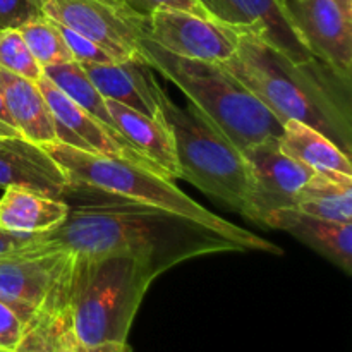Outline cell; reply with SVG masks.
<instances>
[{"label":"cell","instance_id":"21","mask_svg":"<svg viewBox=\"0 0 352 352\" xmlns=\"http://www.w3.org/2000/svg\"><path fill=\"white\" fill-rule=\"evenodd\" d=\"M294 208L318 219L352 223V175L313 172L296 196Z\"/></svg>","mask_w":352,"mask_h":352},{"label":"cell","instance_id":"8","mask_svg":"<svg viewBox=\"0 0 352 352\" xmlns=\"http://www.w3.org/2000/svg\"><path fill=\"white\" fill-rule=\"evenodd\" d=\"M43 14L98 45L116 62L141 60L138 43L146 34L148 17L113 0H47Z\"/></svg>","mask_w":352,"mask_h":352},{"label":"cell","instance_id":"5","mask_svg":"<svg viewBox=\"0 0 352 352\" xmlns=\"http://www.w3.org/2000/svg\"><path fill=\"white\" fill-rule=\"evenodd\" d=\"M157 278L144 260L126 253L74 254L69 320L82 347L122 346L141 301Z\"/></svg>","mask_w":352,"mask_h":352},{"label":"cell","instance_id":"7","mask_svg":"<svg viewBox=\"0 0 352 352\" xmlns=\"http://www.w3.org/2000/svg\"><path fill=\"white\" fill-rule=\"evenodd\" d=\"M74 254L41 250L0 258V301L28 330L40 318L69 309Z\"/></svg>","mask_w":352,"mask_h":352},{"label":"cell","instance_id":"22","mask_svg":"<svg viewBox=\"0 0 352 352\" xmlns=\"http://www.w3.org/2000/svg\"><path fill=\"white\" fill-rule=\"evenodd\" d=\"M19 33L26 41L33 57L43 69L72 62V55L57 23L48 19L47 16L38 17V19L21 26Z\"/></svg>","mask_w":352,"mask_h":352},{"label":"cell","instance_id":"12","mask_svg":"<svg viewBox=\"0 0 352 352\" xmlns=\"http://www.w3.org/2000/svg\"><path fill=\"white\" fill-rule=\"evenodd\" d=\"M210 19L251 33L294 62L313 58L292 28L282 0H198Z\"/></svg>","mask_w":352,"mask_h":352},{"label":"cell","instance_id":"27","mask_svg":"<svg viewBox=\"0 0 352 352\" xmlns=\"http://www.w3.org/2000/svg\"><path fill=\"white\" fill-rule=\"evenodd\" d=\"M124 3L144 17L157 12V10H182V12L208 17V14L205 12L198 0H124Z\"/></svg>","mask_w":352,"mask_h":352},{"label":"cell","instance_id":"24","mask_svg":"<svg viewBox=\"0 0 352 352\" xmlns=\"http://www.w3.org/2000/svg\"><path fill=\"white\" fill-rule=\"evenodd\" d=\"M47 0H0V31L19 30L24 24L43 17Z\"/></svg>","mask_w":352,"mask_h":352},{"label":"cell","instance_id":"31","mask_svg":"<svg viewBox=\"0 0 352 352\" xmlns=\"http://www.w3.org/2000/svg\"><path fill=\"white\" fill-rule=\"evenodd\" d=\"M12 352H28V349H26V347H24V346H23V344H21V346H19V347H17V349H16V351H12Z\"/></svg>","mask_w":352,"mask_h":352},{"label":"cell","instance_id":"15","mask_svg":"<svg viewBox=\"0 0 352 352\" xmlns=\"http://www.w3.org/2000/svg\"><path fill=\"white\" fill-rule=\"evenodd\" d=\"M100 95L105 100L122 103L136 112L162 119L158 93L160 85L143 60L129 58L107 64L82 65Z\"/></svg>","mask_w":352,"mask_h":352},{"label":"cell","instance_id":"29","mask_svg":"<svg viewBox=\"0 0 352 352\" xmlns=\"http://www.w3.org/2000/svg\"><path fill=\"white\" fill-rule=\"evenodd\" d=\"M0 124L16 131V127H14V124H12V119H10L9 112H7V107H6V102H3L2 91H0ZM16 133H17V131H16Z\"/></svg>","mask_w":352,"mask_h":352},{"label":"cell","instance_id":"17","mask_svg":"<svg viewBox=\"0 0 352 352\" xmlns=\"http://www.w3.org/2000/svg\"><path fill=\"white\" fill-rule=\"evenodd\" d=\"M110 113L117 127L127 141L160 172L164 177L179 179V165L175 157V144L164 119L136 112L122 103L107 100Z\"/></svg>","mask_w":352,"mask_h":352},{"label":"cell","instance_id":"18","mask_svg":"<svg viewBox=\"0 0 352 352\" xmlns=\"http://www.w3.org/2000/svg\"><path fill=\"white\" fill-rule=\"evenodd\" d=\"M0 91L21 136L38 144L54 143V117L38 82L0 69Z\"/></svg>","mask_w":352,"mask_h":352},{"label":"cell","instance_id":"3","mask_svg":"<svg viewBox=\"0 0 352 352\" xmlns=\"http://www.w3.org/2000/svg\"><path fill=\"white\" fill-rule=\"evenodd\" d=\"M140 58L174 82L191 107L241 151L251 144L280 140L284 124L222 64L179 57L148 34L138 43Z\"/></svg>","mask_w":352,"mask_h":352},{"label":"cell","instance_id":"6","mask_svg":"<svg viewBox=\"0 0 352 352\" xmlns=\"http://www.w3.org/2000/svg\"><path fill=\"white\" fill-rule=\"evenodd\" d=\"M162 119L175 144L179 179L188 181L213 201L244 217L250 174L243 151L234 146L192 107L182 109L160 88Z\"/></svg>","mask_w":352,"mask_h":352},{"label":"cell","instance_id":"25","mask_svg":"<svg viewBox=\"0 0 352 352\" xmlns=\"http://www.w3.org/2000/svg\"><path fill=\"white\" fill-rule=\"evenodd\" d=\"M60 30L62 36H64L65 43H67L69 52L72 55V60L78 62L81 65H91V64H107V62H116L110 57L107 52H103L98 45L93 43L88 38L81 36L76 31L69 30V28L57 24Z\"/></svg>","mask_w":352,"mask_h":352},{"label":"cell","instance_id":"2","mask_svg":"<svg viewBox=\"0 0 352 352\" xmlns=\"http://www.w3.org/2000/svg\"><path fill=\"white\" fill-rule=\"evenodd\" d=\"M282 124L299 120L320 131L351 157L352 85L316 57L294 62L241 31L236 54L223 62Z\"/></svg>","mask_w":352,"mask_h":352},{"label":"cell","instance_id":"10","mask_svg":"<svg viewBox=\"0 0 352 352\" xmlns=\"http://www.w3.org/2000/svg\"><path fill=\"white\" fill-rule=\"evenodd\" d=\"M250 174L246 217L254 223H263L265 217L275 210L294 208L302 186L311 177V168L280 150L278 140L261 141L243 150Z\"/></svg>","mask_w":352,"mask_h":352},{"label":"cell","instance_id":"4","mask_svg":"<svg viewBox=\"0 0 352 352\" xmlns=\"http://www.w3.org/2000/svg\"><path fill=\"white\" fill-rule=\"evenodd\" d=\"M43 146L48 155L57 162L58 167L65 172L71 186L177 213L186 219L203 223L223 236L232 237L234 241L243 244L246 251L284 254L282 248L215 215L208 208L189 198L174 184V181L150 168L141 167L124 158L79 151L58 141L43 144Z\"/></svg>","mask_w":352,"mask_h":352},{"label":"cell","instance_id":"13","mask_svg":"<svg viewBox=\"0 0 352 352\" xmlns=\"http://www.w3.org/2000/svg\"><path fill=\"white\" fill-rule=\"evenodd\" d=\"M38 86H40L52 117H54L55 141L76 148L79 151H86V153L124 158V160H129L160 174L133 144L117 140L95 117L89 116L78 103L72 102L64 91H60L47 76L38 81Z\"/></svg>","mask_w":352,"mask_h":352},{"label":"cell","instance_id":"20","mask_svg":"<svg viewBox=\"0 0 352 352\" xmlns=\"http://www.w3.org/2000/svg\"><path fill=\"white\" fill-rule=\"evenodd\" d=\"M280 150L292 160L313 172H333L352 175L349 155L344 153L332 140L299 120H285L278 140Z\"/></svg>","mask_w":352,"mask_h":352},{"label":"cell","instance_id":"23","mask_svg":"<svg viewBox=\"0 0 352 352\" xmlns=\"http://www.w3.org/2000/svg\"><path fill=\"white\" fill-rule=\"evenodd\" d=\"M0 69L34 82L43 78V67L33 57L19 30L0 31Z\"/></svg>","mask_w":352,"mask_h":352},{"label":"cell","instance_id":"14","mask_svg":"<svg viewBox=\"0 0 352 352\" xmlns=\"http://www.w3.org/2000/svg\"><path fill=\"white\" fill-rule=\"evenodd\" d=\"M65 172L48 155L43 144L21 134L0 136V189L23 188L55 199L69 191Z\"/></svg>","mask_w":352,"mask_h":352},{"label":"cell","instance_id":"19","mask_svg":"<svg viewBox=\"0 0 352 352\" xmlns=\"http://www.w3.org/2000/svg\"><path fill=\"white\" fill-rule=\"evenodd\" d=\"M69 205L23 188H7L0 196V230L14 234H47L67 219Z\"/></svg>","mask_w":352,"mask_h":352},{"label":"cell","instance_id":"16","mask_svg":"<svg viewBox=\"0 0 352 352\" xmlns=\"http://www.w3.org/2000/svg\"><path fill=\"white\" fill-rule=\"evenodd\" d=\"M261 226L291 234L347 275L352 274V223L318 219L296 208H282L268 213Z\"/></svg>","mask_w":352,"mask_h":352},{"label":"cell","instance_id":"11","mask_svg":"<svg viewBox=\"0 0 352 352\" xmlns=\"http://www.w3.org/2000/svg\"><path fill=\"white\" fill-rule=\"evenodd\" d=\"M146 34L179 57L223 64L236 54L239 31L191 12L157 10L148 16Z\"/></svg>","mask_w":352,"mask_h":352},{"label":"cell","instance_id":"26","mask_svg":"<svg viewBox=\"0 0 352 352\" xmlns=\"http://www.w3.org/2000/svg\"><path fill=\"white\" fill-rule=\"evenodd\" d=\"M28 327L12 308L0 301V352H12L23 342Z\"/></svg>","mask_w":352,"mask_h":352},{"label":"cell","instance_id":"30","mask_svg":"<svg viewBox=\"0 0 352 352\" xmlns=\"http://www.w3.org/2000/svg\"><path fill=\"white\" fill-rule=\"evenodd\" d=\"M2 134H19V133H16V131L10 129V127L2 126V124H0V136H2Z\"/></svg>","mask_w":352,"mask_h":352},{"label":"cell","instance_id":"28","mask_svg":"<svg viewBox=\"0 0 352 352\" xmlns=\"http://www.w3.org/2000/svg\"><path fill=\"white\" fill-rule=\"evenodd\" d=\"M47 250L41 241V234H14L0 230V258L17 253H31V251Z\"/></svg>","mask_w":352,"mask_h":352},{"label":"cell","instance_id":"9","mask_svg":"<svg viewBox=\"0 0 352 352\" xmlns=\"http://www.w3.org/2000/svg\"><path fill=\"white\" fill-rule=\"evenodd\" d=\"M309 54L352 81V0H282Z\"/></svg>","mask_w":352,"mask_h":352},{"label":"cell","instance_id":"1","mask_svg":"<svg viewBox=\"0 0 352 352\" xmlns=\"http://www.w3.org/2000/svg\"><path fill=\"white\" fill-rule=\"evenodd\" d=\"M67 219L41 234L48 250L78 256L126 253L146 261L158 275L182 261L219 253H246L243 244L191 219L91 189L69 186Z\"/></svg>","mask_w":352,"mask_h":352},{"label":"cell","instance_id":"32","mask_svg":"<svg viewBox=\"0 0 352 352\" xmlns=\"http://www.w3.org/2000/svg\"><path fill=\"white\" fill-rule=\"evenodd\" d=\"M113 2H124V0H113Z\"/></svg>","mask_w":352,"mask_h":352}]
</instances>
